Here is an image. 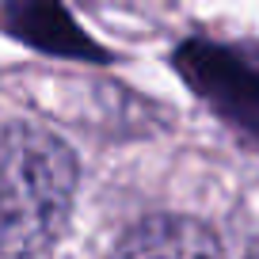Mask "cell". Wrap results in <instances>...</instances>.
Here are the masks:
<instances>
[{"instance_id": "6da1fadb", "label": "cell", "mask_w": 259, "mask_h": 259, "mask_svg": "<svg viewBox=\"0 0 259 259\" xmlns=\"http://www.w3.org/2000/svg\"><path fill=\"white\" fill-rule=\"evenodd\" d=\"M76 156L34 122H0V255L31 259L69 225Z\"/></svg>"}, {"instance_id": "7a4b0ae2", "label": "cell", "mask_w": 259, "mask_h": 259, "mask_svg": "<svg viewBox=\"0 0 259 259\" xmlns=\"http://www.w3.org/2000/svg\"><path fill=\"white\" fill-rule=\"evenodd\" d=\"M179 69L198 88V96L210 99L225 118L259 134V69L244 65L240 57H233L221 46H210V42L183 46Z\"/></svg>"}, {"instance_id": "3957f363", "label": "cell", "mask_w": 259, "mask_h": 259, "mask_svg": "<svg viewBox=\"0 0 259 259\" xmlns=\"http://www.w3.org/2000/svg\"><path fill=\"white\" fill-rule=\"evenodd\" d=\"M111 259H225L213 229L194 218H145L118 240Z\"/></svg>"}]
</instances>
